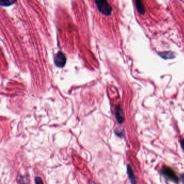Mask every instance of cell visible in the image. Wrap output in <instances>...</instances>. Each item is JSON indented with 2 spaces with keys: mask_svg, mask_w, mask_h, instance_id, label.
I'll return each instance as SVG.
<instances>
[{
  "mask_svg": "<svg viewBox=\"0 0 184 184\" xmlns=\"http://www.w3.org/2000/svg\"><path fill=\"white\" fill-rule=\"evenodd\" d=\"M95 3L101 13L106 16L111 15L112 8L106 1H96Z\"/></svg>",
  "mask_w": 184,
  "mask_h": 184,
  "instance_id": "6da1fadb",
  "label": "cell"
},
{
  "mask_svg": "<svg viewBox=\"0 0 184 184\" xmlns=\"http://www.w3.org/2000/svg\"><path fill=\"white\" fill-rule=\"evenodd\" d=\"M162 174L165 177H166L167 179H169L171 181L178 183L179 182V178L176 174L174 171L170 167L168 166H164L162 168Z\"/></svg>",
  "mask_w": 184,
  "mask_h": 184,
  "instance_id": "7a4b0ae2",
  "label": "cell"
},
{
  "mask_svg": "<svg viewBox=\"0 0 184 184\" xmlns=\"http://www.w3.org/2000/svg\"><path fill=\"white\" fill-rule=\"evenodd\" d=\"M66 58L63 52H58L55 57L54 63L58 68H63L66 64Z\"/></svg>",
  "mask_w": 184,
  "mask_h": 184,
  "instance_id": "3957f363",
  "label": "cell"
},
{
  "mask_svg": "<svg viewBox=\"0 0 184 184\" xmlns=\"http://www.w3.org/2000/svg\"><path fill=\"white\" fill-rule=\"evenodd\" d=\"M115 116L116 119L118 123L122 124L125 120L123 110L121 108L120 105H118L115 108Z\"/></svg>",
  "mask_w": 184,
  "mask_h": 184,
  "instance_id": "277c9868",
  "label": "cell"
},
{
  "mask_svg": "<svg viewBox=\"0 0 184 184\" xmlns=\"http://www.w3.org/2000/svg\"><path fill=\"white\" fill-rule=\"evenodd\" d=\"M159 55L165 59H173L175 58V54L172 52H161L159 53Z\"/></svg>",
  "mask_w": 184,
  "mask_h": 184,
  "instance_id": "5b68a950",
  "label": "cell"
},
{
  "mask_svg": "<svg viewBox=\"0 0 184 184\" xmlns=\"http://www.w3.org/2000/svg\"><path fill=\"white\" fill-rule=\"evenodd\" d=\"M135 6L137 7L138 12L141 15H144L145 12V6L141 1H135Z\"/></svg>",
  "mask_w": 184,
  "mask_h": 184,
  "instance_id": "8992f818",
  "label": "cell"
},
{
  "mask_svg": "<svg viewBox=\"0 0 184 184\" xmlns=\"http://www.w3.org/2000/svg\"><path fill=\"white\" fill-rule=\"evenodd\" d=\"M127 173L128 174V177L130 179V182L132 184H136V180H135V176L132 171V169L131 168L129 165L127 166Z\"/></svg>",
  "mask_w": 184,
  "mask_h": 184,
  "instance_id": "52a82bcc",
  "label": "cell"
},
{
  "mask_svg": "<svg viewBox=\"0 0 184 184\" xmlns=\"http://www.w3.org/2000/svg\"><path fill=\"white\" fill-rule=\"evenodd\" d=\"M17 182L18 184H30L29 179L28 176H18Z\"/></svg>",
  "mask_w": 184,
  "mask_h": 184,
  "instance_id": "ba28073f",
  "label": "cell"
},
{
  "mask_svg": "<svg viewBox=\"0 0 184 184\" xmlns=\"http://www.w3.org/2000/svg\"><path fill=\"white\" fill-rule=\"evenodd\" d=\"M16 2V1H14L12 0H9V1H1L0 3L1 5L2 6H5V7H9L10 5H12Z\"/></svg>",
  "mask_w": 184,
  "mask_h": 184,
  "instance_id": "9c48e42d",
  "label": "cell"
},
{
  "mask_svg": "<svg viewBox=\"0 0 184 184\" xmlns=\"http://www.w3.org/2000/svg\"><path fill=\"white\" fill-rule=\"evenodd\" d=\"M35 184H43V182L42 181V179L39 177H36L35 179Z\"/></svg>",
  "mask_w": 184,
  "mask_h": 184,
  "instance_id": "30bf717a",
  "label": "cell"
},
{
  "mask_svg": "<svg viewBox=\"0 0 184 184\" xmlns=\"http://www.w3.org/2000/svg\"><path fill=\"white\" fill-rule=\"evenodd\" d=\"M180 144H181V146H182V149L184 151V139H182V140L180 142Z\"/></svg>",
  "mask_w": 184,
  "mask_h": 184,
  "instance_id": "8fae6325",
  "label": "cell"
},
{
  "mask_svg": "<svg viewBox=\"0 0 184 184\" xmlns=\"http://www.w3.org/2000/svg\"><path fill=\"white\" fill-rule=\"evenodd\" d=\"M181 180H182V182L184 184V174H182L181 176Z\"/></svg>",
  "mask_w": 184,
  "mask_h": 184,
  "instance_id": "7c38bea8",
  "label": "cell"
},
{
  "mask_svg": "<svg viewBox=\"0 0 184 184\" xmlns=\"http://www.w3.org/2000/svg\"><path fill=\"white\" fill-rule=\"evenodd\" d=\"M88 184H96V183L93 182H89Z\"/></svg>",
  "mask_w": 184,
  "mask_h": 184,
  "instance_id": "4fadbf2b",
  "label": "cell"
}]
</instances>
